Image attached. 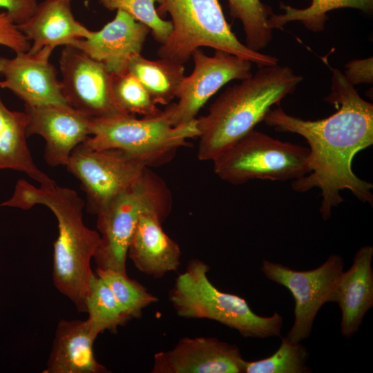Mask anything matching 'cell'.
I'll use <instances>...</instances> for the list:
<instances>
[{"label":"cell","instance_id":"1","mask_svg":"<svg viewBox=\"0 0 373 373\" xmlns=\"http://www.w3.org/2000/svg\"><path fill=\"white\" fill-rule=\"evenodd\" d=\"M332 72L331 91L325 100L336 111L318 120L286 113L280 106L270 109L263 121L275 130L301 135L309 147V173L293 180L299 193L313 188L321 191L320 213L325 220L349 190L358 200L372 205V184L358 178L352 168L354 156L373 144V104L364 100L338 69Z\"/></svg>","mask_w":373,"mask_h":373},{"label":"cell","instance_id":"2","mask_svg":"<svg viewBox=\"0 0 373 373\" xmlns=\"http://www.w3.org/2000/svg\"><path fill=\"white\" fill-rule=\"evenodd\" d=\"M36 204L47 207L57 221L58 236L53 243V284L79 312H85V298L93 274L90 261L99 245L100 235L84 223V200L75 191L55 183L37 188L19 180L11 198L0 203V207L26 210Z\"/></svg>","mask_w":373,"mask_h":373},{"label":"cell","instance_id":"3","mask_svg":"<svg viewBox=\"0 0 373 373\" xmlns=\"http://www.w3.org/2000/svg\"><path fill=\"white\" fill-rule=\"evenodd\" d=\"M303 77L287 66L259 68L254 75L228 87L196 118L198 160L212 161L228 146L254 129L274 105L294 92Z\"/></svg>","mask_w":373,"mask_h":373},{"label":"cell","instance_id":"4","mask_svg":"<svg viewBox=\"0 0 373 373\" xmlns=\"http://www.w3.org/2000/svg\"><path fill=\"white\" fill-rule=\"evenodd\" d=\"M156 10L169 13L173 30L157 56L184 65L201 47L222 50L250 61L258 68L278 64L277 57L242 44L227 23L218 0H162Z\"/></svg>","mask_w":373,"mask_h":373},{"label":"cell","instance_id":"5","mask_svg":"<svg viewBox=\"0 0 373 373\" xmlns=\"http://www.w3.org/2000/svg\"><path fill=\"white\" fill-rule=\"evenodd\" d=\"M209 270L203 261L191 259L175 279L169 298L179 316L216 321L245 338L280 335L283 318L280 314L265 317L254 313L244 298L218 290L208 278Z\"/></svg>","mask_w":373,"mask_h":373},{"label":"cell","instance_id":"6","mask_svg":"<svg viewBox=\"0 0 373 373\" xmlns=\"http://www.w3.org/2000/svg\"><path fill=\"white\" fill-rule=\"evenodd\" d=\"M171 204V191L164 181L146 167L97 216L100 243L93 258L97 268L127 274L128 249L141 215L155 210L168 216Z\"/></svg>","mask_w":373,"mask_h":373},{"label":"cell","instance_id":"7","mask_svg":"<svg viewBox=\"0 0 373 373\" xmlns=\"http://www.w3.org/2000/svg\"><path fill=\"white\" fill-rule=\"evenodd\" d=\"M199 134L196 119L174 126L164 110L141 119L129 114L93 118L90 135L82 144L92 149H120L154 165L170 159Z\"/></svg>","mask_w":373,"mask_h":373},{"label":"cell","instance_id":"8","mask_svg":"<svg viewBox=\"0 0 373 373\" xmlns=\"http://www.w3.org/2000/svg\"><path fill=\"white\" fill-rule=\"evenodd\" d=\"M212 162L216 175L232 184L256 179L293 181L309 173V150L254 129Z\"/></svg>","mask_w":373,"mask_h":373},{"label":"cell","instance_id":"9","mask_svg":"<svg viewBox=\"0 0 373 373\" xmlns=\"http://www.w3.org/2000/svg\"><path fill=\"white\" fill-rule=\"evenodd\" d=\"M150 163L117 149H92L82 143L72 152L67 170L81 182L88 212L97 216L131 186Z\"/></svg>","mask_w":373,"mask_h":373},{"label":"cell","instance_id":"10","mask_svg":"<svg viewBox=\"0 0 373 373\" xmlns=\"http://www.w3.org/2000/svg\"><path fill=\"white\" fill-rule=\"evenodd\" d=\"M344 260L332 254L318 267L296 271L279 263L262 261L260 268L265 276L287 288L295 300L294 322L286 337L300 342L311 334L314 318L325 303L343 272Z\"/></svg>","mask_w":373,"mask_h":373},{"label":"cell","instance_id":"11","mask_svg":"<svg viewBox=\"0 0 373 373\" xmlns=\"http://www.w3.org/2000/svg\"><path fill=\"white\" fill-rule=\"evenodd\" d=\"M191 57L194 68L180 86L178 102L165 109L174 126L196 119L201 108L228 82L242 80L252 75L250 61L222 50H215L214 54L209 56L198 48Z\"/></svg>","mask_w":373,"mask_h":373},{"label":"cell","instance_id":"12","mask_svg":"<svg viewBox=\"0 0 373 373\" xmlns=\"http://www.w3.org/2000/svg\"><path fill=\"white\" fill-rule=\"evenodd\" d=\"M59 64L62 91L69 106L92 118L127 114L115 101L113 75L103 64L70 45L62 48Z\"/></svg>","mask_w":373,"mask_h":373},{"label":"cell","instance_id":"13","mask_svg":"<svg viewBox=\"0 0 373 373\" xmlns=\"http://www.w3.org/2000/svg\"><path fill=\"white\" fill-rule=\"evenodd\" d=\"M52 51L45 47L35 52H19L11 58L0 57V88L10 90L26 106L68 105L50 61Z\"/></svg>","mask_w":373,"mask_h":373},{"label":"cell","instance_id":"14","mask_svg":"<svg viewBox=\"0 0 373 373\" xmlns=\"http://www.w3.org/2000/svg\"><path fill=\"white\" fill-rule=\"evenodd\" d=\"M27 136L45 142L44 159L50 166H66L73 150L90 135L93 118L69 105H25Z\"/></svg>","mask_w":373,"mask_h":373},{"label":"cell","instance_id":"15","mask_svg":"<svg viewBox=\"0 0 373 373\" xmlns=\"http://www.w3.org/2000/svg\"><path fill=\"white\" fill-rule=\"evenodd\" d=\"M239 348L216 337H183L155 354L152 373H242Z\"/></svg>","mask_w":373,"mask_h":373},{"label":"cell","instance_id":"16","mask_svg":"<svg viewBox=\"0 0 373 373\" xmlns=\"http://www.w3.org/2000/svg\"><path fill=\"white\" fill-rule=\"evenodd\" d=\"M149 32L146 25L117 10L115 17L100 30H91L88 37L70 46L103 64L113 75H119L128 72L131 59L141 54Z\"/></svg>","mask_w":373,"mask_h":373},{"label":"cell","instance_id":"17","mask_svg":"<svg viewBox=\"0 0 373 373\" xmlns=\"http://www.w3.org/2000/svg\"><path fill=\"white\" fill-rule=\"evenodd\" d=\"M166 216L155 210L140 216L131 240L127 256L141 272L155 278L178 270L181 250L164 231L162 223Z\"/></svg>","mask_w":373,"mask_h":373},{"label":"cell","instance_id":"18","mask_svg":"<svg viewBox=\"0 0 373 373\" xmlns=\"http://www.w3.org/2000/svg\"><path fill=\"white\" fill-rule=\"evenodd\" d=\"M372 257V246L361 247L329 297V301L337 303L341 309V332L347 338L358 332L365 315L373 306Z\"/></svg>","mask_w":373,"mask_h":373},{"label":"cell","instance_id":"19","mask_svg":"<svg viewBox=\"0 0 373 373\" xmlns=\"http://www.w3.org/2000/svg\"><path fill=\"white\" fill-rule=\"evenodd\" d=\"M72 1L43 0L27 20L17 25L30 43V52L45 47L54 50L89 36L91 30L77 21L73 13Z\"/></svg>","mask_w":373,"mask_h":373},{"label":"cell","instance_id":"20","mask_svg":"<svg viewBox=\"0 0 373 373\" xmlns=\"http://www.w3.org/2000/svg\"><path fill=\"white\" fill-rule=\"evenodd\" d=\"M98 334L88 320L59 321L43 373H105L95 358L93 344Z\"/></svg>","mask_w":373,"mask_h":373},{"label":"cell","instance_id":"21","mask_svg":"<svg viewBox=\"0 0 373 373\" xmlns=\"http://www.w3.org/2000/svg\"><path fill=\"white\" fill-rule=\"evenodd\" d=\"M26 113L8 109L0 97V169L26 173L40 185L55 182L35 164L27 144Z\"/></svg>","mask_w":373,"mask_h":373},{"label":"cell","instance_id":"22","mask_svg":"<svg viewBox=\"0 0 373 373\" xmlns=\"http://www.w3.org/2000/svg\"><path fill=\"white\" fill-rule=\"evenodd\" d=\"M128 71L140 80L153 102L162 105L176 97L185 77L184 65L164 58L151 60L142 54L131 59Z\"/></svg>","mask_w":373,"mask_h":373},{"label":"cell","instance_id":"23","mask_svg":"<svg viewBox=\"0 0 373 373\" xmlns=\"http://www.w3.org/2000/svg\"><path fill=\"white\" fill-rule=\"evenodd\" d=\"M280 9L283 14L271 15L267 24L271 30L283 29V26L290 21H300L309 30L321 32L325 29L328 19L327 12L339 8H355L370 12L373 8V0H312L311 5L305 8H296L283 3Z\"/></svg>","mask_w":373,"mask_h":373},{"label":"cell","instance_id":"24","mask_svg":"<svg viewBox=\"0 0 373 373\" xmlns=\"http://www.w3.org/2000/svg\"><path fill=\"white\" fill-rule=\"evenodd\" d=\"M84 303L88 320L98 335L106 330L115 333L118 327L131 320L108 285L95 273L91 276Z\"/></svg>","mask_w":373,"mask_h":373},{"label":"cell","instance_id":"25","mask_svg":"<svg viewBox=\"0 0 373 373\" xmlns=\"http://www.w3.org/2000/svg\"><path fill=\"white\" fill-rule=\"evenodd\" d=\"M231 15L240 21L245 34V45L259 51L270 43L272 30L267 20L274 13L260 0H227Z\"/></svg>","mask_w":373,"mask_h":373},{"label":"cell","instance_id":"26","mask_svg":"<svg viewBox=\"0 0 373 373\" xmlns=\"http://www.w3.org/2000/svg\"><path fill=\"white\" fill-rule=\"evenodd\" d=\"M95 274L108 285L130 319L140 317L145 307L158 300V298L149 292L143 285L129 278L127 274L99 268Z\"/></svg>","mask_w":373,"mask_h":373},{"label":"cell","instance_id":"27","mask_svg":"<svg viewBox=\"0 0 373 373\" xmlns=\"http://www.w3.org/2000/svg\"><path fill=\"white\" fill-rule=\"evenodd\" d=\"M309 353L300 342H293L286 336L271 356L255 361L244 360L242 373H307Z\"/></svg>","mask_w":373,"mask_h":373},{"label":"cell","instance_id":"28","mask_svg":"<svg viewBox=\"0 0 373 373\" xmlns=\"http://www.w3.org/2000/svg\"><path fill=\"white\" fill-rule=\"evenodd\" d=\"M113 92L117 105L127 114L153 117L162 111L143 84L128 71L113 75Z\"/></svg>","mask_w":373,"mask_h":373},{"label":"cell","instance_id":"29","mask_svg":"<svg viewBox=\"0 0 373 373\" xmlns=\"http://www.w3.org/2000/svg\"><path fill=\"white\" fill-rule=\"evenodd\" d=\"M162 0H99V3L108 10H121L136 21L146 25L154 39L161 45L168 40L172 30L171 21L163 19L157 13L155 3Z\"/></svg>","mask_w":373,"mask_h":373},{"label":"cell","instance_id":"30","mask_svg":"<svg viewBox=\"0 0 373 373\" xmlns=\"http://www.w3.org/2000/svg\"><path fill=\"white\" fill-rule=\"evenodd\" d=\"M0 45L15 53L28 51L30 47V41L4 10L0 12Z\"/></svg>","mask_w":373,"mask_h":373},{"label":"cell","instance_id":"31","mask_svg":"<svg viewBox=\"0 0 373 373\" xmlns=\"http://www.w3.org/2000/svg\"><path fill=\"white\" fill-rule=\"evenodd\" d=\"M373 59H354L345 65V77L353 86L361 84H372L373 82Z\"/></svg>","mask_w":373,"mask_h":373},{"label":"cell","instance_id":"32","mask_svg":"<svg viewBox=\"0 0 373 373\" xmlns=\"http://www.w3.org/2000/svg\"><path fill=\"white\" fill-rule=\"evenodd\" d=\"M38 3L39 0H0V8L3 9L18 25L33 14Z\"/></svg>","mask_w":373,"mask_h":373}]
</instances>
